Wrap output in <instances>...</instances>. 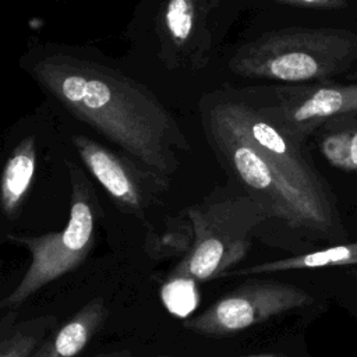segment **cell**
Segmentation results:
<instances>
[{
    "mask_svg": "<svg viewBox=\"0 0 357 357\" xmlns=\"http://www.w3.org/2000/svg\"><path fill=\"white\" fill-rule=\"evenodd\" d=\"M21 67L73 116L165 177L178 167L177 151L190 149L162 102L146 86L105 63L49 45L28 50Z\"/></svg>",
    "mask_w": 357,
    "mask_h": 357,
    "instance_id": "cell-1",
    "label": "cell"
},
{
    "mask_svg": "<svg viewBox=\"0 0 357 357\" xmlns=\"http://www.w3.org/2000/svg\"><path fill=\"white\" fill-rule=\"evenodd\" d=\"M357 60V33L340 28H284L241 45L229 60L234 74L289 84L321 81Z\"/></svg>",
    "mask_w": 357,
    "mask_h": 357,
    "instance_id": "cell-2",
    "label": "cell"
},
{
    "mask_svg": "<svg viewBox=\"0 0 357 357\" xmlns=\"http://www.w3.org/2000/svg\"><path fill=\"white\" fill-rule=\"evenodd\" d=\"M66 166L71 180L68 219L63 230L40 236L10 234L7 240L28 250L31 264L14 290L0 298V311L18 310L31 296L85 262L95 244L100 204L85 172L70 159Z\"/></svg>",
    "mask_w": 357,
    "mask_h": 357,
    "instance_id": "cell-3",
    "label": "cell"
},
{
    "mask_svg": "<svg viewBox=\"0 0 357 357\" xmlns=\"http://www.w3.org/2000/svg\"><path fill=\"white\" fill-rule=\"evenodd\" d=\"M202 114L206 135L216 155L268 218H278L294 229L319 233L333 230L336 213L332 204L311 197L275 173L231 128L205 110Z\"/></svg>",
    "mask_w": 357,
    "mask_h": 357,
    "instance_id": "cell-4",
    "label": "cell"
},
{
    "mask_svg": "<svg viewBox=\"0 0 357 357\" xmlns=\"http://www.w3.org/2000/svg\"><path fill=\"white\" fill-rule=\"evenodd\" d=\"M192 243L170 271L169 279L206 282L226 273L247 254L251 236L268 218L247 192L245 195H212L187 209Z\"/></svg>",
    "mask_w": 357,
    "mask_h": 357,
    "instance_id": "cell-5",
    "label": "cell"
},
{
    "mask_svg": "<svg viewBox=\"0 0 357 357\" xmlns=\"http://www.w3.org/2000/svg\"><path fill=\"white\" fill-rule=\"evenodd\" d=\"M311 301V296L300 287L252 282L238 286L197 317L187 319L184 328L208 337L231 336Z\"/></svg>",
    "mask_w": 357,
    "mask_h": 357,
    "instance_id": "cell-6",
    "label": "cell"
},
{
    "mask_svg": "<svg viewBox=\"0 0 357 357\" xmlns=\"http://www.w3.org/2000/svg\"><path fill=\"white\" fill-rule=\"evenodd\" d=\"M86 170L126 213L144 216L167 190L165 177L124 152H116L84 134L71 138Z\"/></svg>",
    "mask_w": 357,
    "mask_h": 357,
    "instance_id": "cell-7",
    "label": "cell"
},
{
    "mask_svg": "<svg viewBox=\"0 0 357 357\" xmlns=\"http://www.w3.org/2000/svg\"><path fill=\"white\" fill-rule=\"evenodd\" d=\"M257 110L278 130L301 142L324 121L357 113V84H294L273 89Z\"/></svg>",
    "mask_w": 357,
    "mask_h": 357,
    "instance_id": "cell-8",
    "label": "cell"
},
{
    "mask_svg": "<svg viewBox=\"0 0 357 357\" xmlns=\"http://www.w3.org/2000/svg\"><path fill=\"white\" fill-rule=\"evenodd\" d=\"M209 0H165L156 22L163 57L172 67L202 68L211 54Z\"/></svg>",
    "mask_w": 357,
    "mask_h": 357,
    "instance_id": "cell-9",
    "label": "cell"
},
{
    "mask_svg": "<svg viewBox=\"0 0 357 357\" xmlns=\"http://www.w3.org/2000/svg\"><path fill=\"white\" fill-rule=\"evenodd\" d=\"M107 315L103 298H92L73 318L52 331L31 357H77L103 326Z\"/></svg>",
    "mask_w": 357,
    "mask_h": 357,
    "instance_id": "cell-10",
    "label": "cell"
},
{
    "mask_svg": "<svg viewBox=\"0 0 357 357\" xmlns=\"http://www.w3.org/2000/svg\"><path fill=\"white\" fill-rule=\"evenodd\" d=\"M38 139L22 137L8 152L0 173V209L6 218L20 215L38 169Z\"/></svg>",
    "mask_w": 357,
    "mask_h": 357,
    "instance_id": "cell-11",
    "label": "cell"
},
{
    "mask_svg": "<svg viewBox=\"0 0 357 357\" xmlns=\"http://www.w3.org/2000/svg\"><path fill=\"white\" fill-rule=\"evenodd\" d=\"M56 324L53 315L20 319L18 310H7L0 318V357H31Z\"/></svg>",
    "mask_w": 357,
    "mask_h": 357,
    "instance_id": "cell-12",
    "label": "cell"
},
{
    "mask_svg": "<svg viewBox=\"0 0 357 357\" xmlns=\"http://www.w3.org/2000/svg\"><path fill=\"white\" fill-rule=\"evenodd\" d=\"M357 264V241L342 244L303 255L287 257L271 262H264L259 265H252L243 268L236 272V275H261L273 273L294 269H315L328 266H343Z\"/></svg>",
    "mask_w": 357,
    "mask_h": 357,
    "instance_id": "cell-13",
    "label": "cell"
},
{
    "mask_svg": "<svg viewBox=\"0 0 357 357\" xmlns=\"http://www.w3.org/2000/svg\"><path fill=\"white\" fill-rule=\"evenodd\" d=\"M321 148L331 165L346 172H357V127L328 134Z\"/></svg>",
    "mask_w": 357,
    "mask_h": 357,
    "instance_id": "cell-14",
    "label": "cell"
},
{
    "mask_svg": "<svg viewBox=\"0 0 357 357\" xmlns=\"http://www.w3.org/2000/svg\"><path fill=\"white\" fill-rule=\"evenodd\" d=\"M162 298L173 314L183 317L197 307L195 282L183 278L169 279L162 289Z\"/></svg>",
    "mask_w": 357,
    "mask_h": 357,
    "instance_id": "cell-15",
    "label": "cell"
},
{
    "mask_svg": "<svg viewBox=\"0 0 357 357\" xmlns=\"http://www.w3.org/2000/svg\"><path fill=\"white\" fill-rule=\"evenodd\" d=\"M284 3H290L293 6H303V7H312V8H344L347 7L346 0H279Z\"/></svg>",
    "mask_w": 357,
    "mask_h": 357,
    "instance_id": "cell-16",
    "label": "cell"
},
{
    "mask_svg": "<svg viewBox=\"0 0 357 357\" xmlns=\"http://www.w3.org/2000/svg\"><path fill=\"white\" fill-rule=\"evenodd\" d=\"M103 357H131L128 351H121V353H114L112 356H103Z\"/></svg>",
    "mask_w": 357,
    "mask_h": 357,
    "instance_id": "cell-17",
    "label": "cell"
},
{
    "mask_svg": "<svg viewBox=\"0 0 357 357\" xmlns=\"http://www.w3.org/2000/svg\"><path fill=\"white\" fill-rule=\"evenodd\" d=\"M243 357H280L276 354H252V356H243Z\"/></svg>",
    "mask_w": 357,
    "mask_h": 357,
    "instance_id": "cell-18",
    "label": "cell"
}]
</instances>
